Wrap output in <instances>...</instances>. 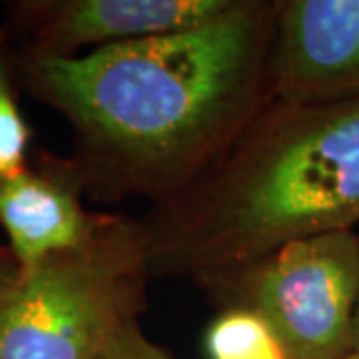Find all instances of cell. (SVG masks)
Here are the masks:
<instances>
[{
  "label": "cell",
  "mask_w": 359,
  "mask_h": 359,
  "mask_svg": "<svg viewBox=\"0 0 359 359\" xmlns=\"http://www.w3.org/2000/svg\"><path fill=\"white\" fill-rule=\"evenodd\" d=\"M276 0H231L214 20L80 56L14 52L16 78L74 136L98 202L162 204L186 190L271 100Z\"/></svg>",
  "instance_id": "obj_1"
},
{
  "label": "cell",
  "mask_w": 359,
  "mask_h": 359,
  "mask_svg": "<svg viewBox=\"0 0 359 359\" xmlns=\"http://www.w3.org/2000/svg\"><path fill=\"white\" fill-rule=\"evenodd\" d=\"M152 278L236 268L359 224V102H271L178 196L140 219Z\"/></svg>",
  "instance_id": "obj_2"
},
{
  "label": "cell",
  "mask_w": 359,
  "mask_h": 359,
  "mask_svg": "<svg viewBox=\"0 0 359 359\" xmlns=\"http://www.w3.org/2000/svg\"><path fill=\"white\" fill-rule=\"evenodd\" d=\"M142 222L100 214L88 240L20 271L0 302V359H98L146 309Z\"/></svg>",
  "instance_id": "obj_3"
},
{
  "label": "cell",
  "mask_w": 359,
  "mask_h": 359,
  "mask_svg": "<svg viewBox=\"0 0 359 359\" xmlns=\"http://www.w3.org/2000/svg\"><path fill=\"white\" fill-rule=\"evenodd\" d=\"M194 282L222 309L262 318L290 359L353 353L359 299V233L353 230L302 238Z\"/></svg>",
  "instance_id": "obj_4"
},
{
  "label": "cell",
  "mask_w": 359,
  "mask_h": 359,
  "mask_svg": "<svg viewBox=\"0 0 359 359\" xmlns=\"http://www.w3.org/2000/svg\"><path fill=\"white\" fill-rule=\"evenodd\" d=\"M231 0H26L11 4L20 52L80 56L136 40L202 26Z\"/></svg>",
  "instance_id": "obj_5"
},
{
  "label": "cell",
  "mask_w": 359,
  "mask_h": 359,
  "mask_svg": "<svg viewBox=\"0 0 359 359\" xmlns=\"http://www.w3.org/2000/svg\"><path fill=\"white\" fill-rule=\"evenodd\" d=\"M273 100L359 102V0H276Z\"/></svg>",
  "instance_id": "obj_6"
},
{
  "label": "cell",
  "mask_w": 359,
  "mask_h": 359,
  "mask_svg": "<svg viewBox=\"0 0 359 359\" xmlns=\"http://www.w3.org/2000/svg\"><path fill=\"white\" fill-rule=\"evenodd\" d=\"M84 186L70 158L40 152L11 178H0V228L22 269L82 245L100 214L82 202Z\"/></svg>",
  "instance_id": "obj_7"
},
{
  "label": "cell",
  "mask_w": 359,
  "mask_h": 359,
  "mask_svg": "<svg viewBox=\"0 0 359 359\" xmlns=\"http://www.w3.org/2000/svg\"><path fill=\"white\" fill-rule=\"evenodd\" d=\"M210 359H290L262 318L244 309H222L205 332Z\"/></svg>",
  "instance_id": "obj_8"
},
{
  "label": "cell",
  "mask_w": 359,
  "mask_h": 359,
  "mask_svg": "<svg viewBox=\"0 0 359 359\" xmlns=\"http://www.w3.org/2000/svg\"><path fill=\"white\" fill-rule=\"evenodd\" d=\"M14 52L8 32L0 28V178L20 174L30 162L32 128L18 106Z\"/></svg>",
  "instance_id": "obj_9"
},
{
  "label": "cell",
  "mask_w": 359,
  "mask_h": 359,
  "mask_svg": "<svg viewBox=\"0 0 359 359\" xmlns=\"http://www.w3.org/2000/svg\"><path fill=\"white\" fill-rule=\"evenodd\" d=\"M98 359H172L162 347L142 332L140 323L124 325Z\"/></svg>",
  "instance_id": "obj_10"
},
{
  "label": "cell",
  "mask_w": 359,
  "mask_h": 359,
  "mask_svg": "<svg viewBox=\"0 0 359 359\" xmlns=\"http://www.w3.org/2000/svg\"><path fill=\"white\" fill-rule=\"evenodd\" d=\"M20 280V264L8 245H0V302L11 294Z\"/></svg>",
  "instance_id": "obj_11"
},
{
  "label": "cell",
  "mask_w": 359,
  "mask_h": 359,
  "mask_svg": "<svg viewBox=\"0 0 359 359\" xmlns=\"http://www.w3.org/2000/svg\"><path fill=\"white\" fill-rule=\"evenodd\" d=\"M353 353H359V299L355 308V318H353Z\"/></svg>",
  "instance_id": "obj_12"
},
{
  "label": "cell",
  "mask_w": 359,
  "mask_h": 359,
  "mask_svg": "<svg viewBox=\"0 0 359 359\" xmlns=\"http://www.w3.org/2000/svg\"><path fill=\"white\" fill-rule=\"evenodd\" d=\"M346 359H359V353H351V355H347Z\"/></svg>",
  "instance_id": "obj_13"
}]
</instances>
